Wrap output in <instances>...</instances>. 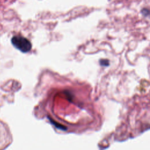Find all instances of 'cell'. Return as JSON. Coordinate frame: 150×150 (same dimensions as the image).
I'll list each match as a JSON object with an SVG mask.
<instances>
[{"mask_svg": "<svg viewBox=\"0 0 150 150\" xmlns=\"http://www.w3.org/2000/svg\"><path fill=\"white\" fill-rule=\"evenodd\" d=\"M11 42L15 48L23 53H27L32 49V44L30 41L23 36H14L12 37Z\"/></svg>", "mask_w": 150, "mask_h": 150, "instance_id": "6da1fadb", "label": "cell"}, {"mask_svg": "<svg viewBox=\"0 0 150 150\" xmlns=\"http://www.w3.org/2000/svg\"><path fill=\"white\" fill-rule=\"evenodd\" d=\"M100 64L102 66H108L109 65V60H103L100 61Z\"/></svg>", "mask_w": 150, "mask_h": 150, "instance_id": "7a4b0ae2", "label": "cell"}]
</instances>
